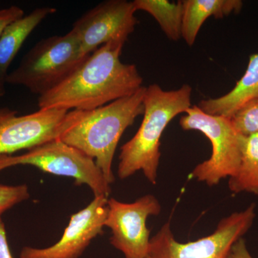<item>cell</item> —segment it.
<instances>
[{
  "instance_id": "6da1fadb",
  "label": "cell",
  "mask_w": 258,
  "mask_h": 258,
  "mask_svg": "<svg viewBox=\"0 0 258 258\" xmlns=\"http://www.w3.org/2000/svg\"><path fill=\"white\" fill-rule=\"evenodd\" d=\"M125 42L111 41L86 57L69 78L39 96V109L91 111L143 87L137 66L120 60Z\"/></svg>"
},
{
  "instance_id": "7a4b0ae2",
  "label": "cell",
  "mask_w": 258,
  "mask_h": 258,
  "mask_svg": "<svg viewBox=\"0 0 258 258\" xmlns=\"http://www.w3.org/2000/svg\"><path fill=\"white\" fill-rule=\"evenodd\" d=\"M191 92L188 84L172 91H164L157 83L146 87L142 124L133 138L120 149V179H126L141 170L149 182L157 184L161 135L171 120L191 108Z\"/></svg>"
},
{
  "instance_id": "3957f363",
  "label": "cell",
  "mask_w": 258,
  "mask_h": 258,
  "mask_svg": "<svg viewBox=\"0 0 258 258\" xmlns=\"http://www.w3.org/2000/svg\"><path fill=\"white\" fill-rule=\"evenodd\" d=\"M146 87L105 106L81 111L79 119L59 139L94 159L110 184L114 182L112 163L123 132L144 114Z\"/></svg>"
},
{
  "instance_id": "277c9868",
  "label": "cell",
  "mask_w": 258,
  "mask_h": 258,
  "mask_svg": "<svg viewBox=\"0 0 258 258\" xmlns=\"http://www.w3.org/2000/svg\"><path fill=\"white\" fill-rule=\"evenodd\" d=\"M86 57L71 30L64 35L47 37L24 55L18 67L8 75L7 83L24 86L42 96L63 82Z\"/></svg>"
},
{
  "instance_id": "5b68a950",
  "label": "cell",
  "mask_w": 258,
  "mask_h": 258,
  "mask_svg": "<svg viewBox=\"0 0 258 258\" xmlns=\"http://www.w3.org/2000/svg\"><path fill=\"white\" fill-rule=\"evenodd\" d=\"M186 113L180 119L181 128L201 132L212 147L211 157L198 164L191 176L212 186L235 176L240 164L242 136L236 132L230 118L208 114L198 106L191 107Z\"/></svg>"
},
{
  "instance_id": "8992f818",
  "label": "cell",
  "mask_w": 258,
  "mask_h": 258,
  "mask_svg": "<svg viewBox=\"0 0 258 258\" xmlns=\"http://www.w3.org/2000/svg\"><path fill=\"white\" fill-rule=\"evenodd\" d=\"M16 165L34 166L54 175L73 178L76 185L89 186L94 197L108 198L111 193V184L94 159L59 139L32 148L21 155L0 157V171Z\"/></svg>"
},
{
  "instance_id": "52a82bcc",
  "label": "cell",
  "mask_w": 258,
  "mask_h": 258,
  "mask_svg": "<svg viewBox=\"0 0 258 258\" xmlns=\"http://www.w3.org/2000/svg\"><path fill=\"white\" fill-rule=\"evenodd\" d=\"M255 204L234 212L219 222L211 235L193 242L176 240L167 222L150 239L149 255L152 258H227L232 245L251 228L256 217Z\"/></svg>"
},
{
  "instance_id": "ba28073f",
  "label": "cell",
  "mask_w": 258,
  "mask_h": 258,
  "mask_svg": "<svg viewBox=\"0 0 258 258\" xmlns=\"http://www.w3.org/2000/svg\"><path fill=\"white\" fill-rule=\"evenodd\" d=\"M79 111L39 109L29 114L0 107V157L58 139L76 123Z\"/></svg>"
},
{
  "instance_id": "9c48e42d",
  "label": "cell",
  "mask_w": 258,
  "mask_h": 258,
  "mask_svg": "<svg viewBox=\"0 0 258 258\" xmlns=\"http://www.w3.org/2000/svg\"><path fill=\"white\" fill-rule=\"evenodd\" d=\"M161 205L157 198L147 195L133 203L108 200V214L105 227L111 229L110 242L125 258H146L149 255L150 230L147 220L157 216Z\"/></svg>"
},
{
  "instance_id": "30bf717a",
  "label": "cell",
  "mask_w": 258,
  "mask_h": 258,
  "mask_svg": "<svg viewBox=\"0 0 258 258\" xmlns=\"http://www.w3.org/2000/svg\"><path fill=\"white\" fill-rule=\"evenodd\" d=\"M132 2L107 0L88 10L73 25L83 55L88 56L111 41L126 42L138 20Z\"/></svg>"
},
{
  "instance_id": "8fae6325",
  "label": "cell",
  "mask_w": 258,
  "mask_h": 258,
  "mask_svg": "<svg viewBox=\"0 0 258 258\" xmlns=\"http://www.w3.org/2000/svg\"><path fill=\"white\" fill-rule=\"evenodd\" d=\"M106 197H94L86 208L71 217L60 240L46 248L24 247L20 258H79L93 239L103 235L108 214Z\"/></svg>"
},
{
  "instance_id": "7c38bea8",
  "label": "cell",
  "mask_w": 258,
  "mask_h": 258,
  "mask_svg": "<svg viewBox=\"0 0 258 258\" xmlns=\"http://www.w3.org/2000/svg\"><path fill=\"white\" fill-rule=\"evenodd\" d=\"M55 8L42 7L10 25L0 37V98L6 94L7 79L10 64L18 55L30 34L47 17L54 14Z\"/></svg>"
},
{
  "instance_id": "4fadbf2b",
  "label": "cell",
  "mask_w": 258,
  "mask_h": 258,
  "mask_svg": "<svg viewBox=\"0 0 258 258\" xmlns=\"http://www.w3.org/2000/svg\"><path fill=\"white\" fill-rule=\"evenodd\" d=\"M258 98V54L249 56V63L235 87L220 98L203 100L198 107L210 115L230 118L240 107Z\"/></svg>"
},
{
  "instance_id": "5bb4252c",
  "label": "cell",
  "mask_w": 258,
  "mask_h": 258,
  "mask_svg": "<svg viewBox=\"0 0 258 258\" xmlns=\"http://www.w3.org/2000/svg\"><path fill=\"white\" fill-rule=\"evenodd\" d=\"M181 37L189 46H192L199 31L207 19H221L238 14L243 3L240 0H184Z\"/></svg>"
},
{
  "instance_id": "9a60e30c",
  "label": "cell",
  "mask_w": 258,
  "mask_h": 258,
  "mask_svg": "<svg viewBox=\"0 0 258 258\" xmlns=\"http://www.w3.org/2000/svg\"><path fill=\"white\" fill-rule=\"evenodd\" d=\"M232 192H247L258 195V134L242 137L241 160L238 170L229 179Z\"/></svg>"
},
{
  "instance_id": "2e32d148",
  "label": "cell",
  "mask_w": 258,
  "mask_h": 258,
  "mask_svg": "<svg viewBox=\"0 0 258 258\" xmlns=\"http://www.w3.org/2000/svg\"><path fill=\"white\" fill-rule=\"evenodd\" d=\"M136 11L147 12L157 20L166 37L173 41L181 37L182 1L170 3L166 0H134Z\"/></svg>"
},
{
  "instance_id": "e0dca14e",
  "label": "cell",
  "mask_w": 258,
  "mask_h": 258,
  "mask_svg": "<svg viewBox=\"0 0 258 258\" xmlns=\"http://www.w3.org/2000/svg\"><path fill=\"white\" fill-rule=\"evenodd\" d=\"M230 120L236 132L242 137L258 134V98L240 107Z\"/></svg>"
},
{
  "instance_id": "ac0fdd59",
  "label": "cell",
  "mask_w": 258,
  "mask_h": 258,
  "mask_svg": "<svg viewBox=\"0 0 258 258\" xmlns=\"http://www.w3.org/2000/svg\"><path fill=\"white\" fill-rule=\"evenodd\" d=\"M30 198L26 184L8 186L0 184V217L7 210Z\"/></svg>"
},
{
  "instance_id": "d6986e66",
  "label": "cell",
  "mask_w": 258,
  "mask_h": 258,
  "mask_svg": "<svg viewBox=\"0 0 258 258\" xmlns=\"http://www.w3.org/2000/svg\"><path fill=\"white\" fill-rule=\"evenodd\" d=\"M25 12L18 6H11L0 10V37L5 29L25 16Z\"/></svg>"
},
{
  "instance_id": "ffe728a7",
  "label": "cell",
  "mask_w": 258,
  "mask_h": 258,
  "mask_svg": "<svg viewBox=\"0 0 258 258\" xmlns=\"http://www.w3.org/2000/svg\"><path fill=\"white\" fill-rule=\"evenodd\" d=\"M227 258H254L251 255L250 252L247 248L245 240L243 237L239 239L235 244L232 245V248Z\"/></svg>"
},
{
  "instance_id": "44dd1931",
  "label": "cell",
  "mask_w": 258,
  "mask_h": 258,
  "mask_svg": "<svg viewBox=\"0 0 258 258\" xmlns=\"http://www.w3.org/2000/svg\"><path fill=\"white\" fill-rule=\"evenodd\" d=\"M0 258H13L10 250L5 224L0 217Z\"/></svg>"
},
{
  "instance_id": "7402d4cb",
  "label": "cell",
  "mask_w": 258,
  "mask_h": 258,
  "mask_svg": "<svg viewBox=\"0 0 258 258\" xmlns=\"http://www.w3.org/2000/svg\"><path fill=\"white\" fill-rule=\"evenodd\" d=\"M146 258H152V257H151V256L148 255L147 257Z\"/></svg>"
}]
</instances>
